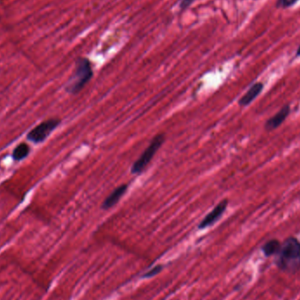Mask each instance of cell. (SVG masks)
Here are the masks:
<instances>
[{
    "mask_svg": "<svg viewBox=\"0 0 300 300\" xmlns=\"http://www.w3.org/2000/svg\"><path fill=\"white\" fill-rule=\"evenodd\" d=\"M276 264L284 272H296L300 270V242L290 237L281 244Z\"/></svg>",
    "mask_w": 300,
    "mask_h": 300,
    "instance_id": "obj_1",
    "label": "cell"
},
{
    "mask_svg": "<svg viewBox=\"0 0 300 300\" xmlns=\"http://www.w3.org/2000/svg\"><path fill=\"white\" fill-rule=\"evenodd\" d=\"M92 76L93 70L90 62L86 58H79L74 74L66 86V90L73 95L78 94L86 87Z\"/></svg>",
    "mask_w": 300,
    "mask_h": 300,
    "instance_id": "obj_2",
    "label": "cell"
},
{
    "mask_svg": "<svg viewBox=\"0 0 300 300\" xmlns=\"http://www.w3.org/2000/svg\"><path fill=\"white\" fill-rule=\"evenodd\" d=\"M165 137L164 134H159L154 137V139L151 140L150 146L146 148L145 151L143 152L142 154L140 156L139 159L134 164L131 172L134 175H139L142 174L146 167L148 166L150 162L153 160L156 154L158 153V150L162 146L164 142Z\"/></svg>",
    "mask_w": 300,
    "mask_h": 300,
    "instance_id": "obj_3",
    "label": "cell"
},
{
    "mask_svg": "<svg viewBox=\"0 0 300 300\" xmlns=\"http://www.w3.org/2000/svg\"><path fill=\"white\" fill-rule=\"evenodd\" d=\"M61 124V120L58 118H50L48 120L42 122L37 126L36 128L32 129L28 134V139L32 142H43L48 136L58 128V126Z\"/></svg>",
    "mask_w": 300,
    "mask_h": 300,
    "instance_id": "obj_4",
    "label": "cell"
},
{
    "mask_svg": "<svg viewBox=\"0 0 300 300\" xmlns=\"http://www.w3.org/2000/svg\"><path fill=\"white\" fill-rule=\"evenodd\" d=\"M228 200H222V202L218 203L217 206L201 222L198 226V228L203 230L214 225L215 223L223 216L226 210L228 209Z\"/></svg>",
    "mask_w": 300,
    "mask_h": 300,
    "instance_id": "obj_5",
    "label": "cell"
},
{
    "mask_svg": "<svg viewBox=\"0 0 300 300\" xmlns=\"http://www.w3.org/2000/svg\"><path fill=\"white\" fill-rule=\"evenodd\" d=\"M290 114V106H286L275 116H273L268 120V122H266L265 129L267 131H273L278 128L282 125L284 122H286V120L288 118Z\"/></svg>",
    "mask_w": 300,
    "mask_h": 300,
    "instance_id": "obj_6",
    "label": "cell"
},
{
    "mask_svg": "<svg viewBox=\"0 0 300 300\" xmlns=\"http://www.w3.org/2000/svg\"><path fill=\"white\" fill-rule=\"evenodd\" d=\"M128 186L126 184H123L115 189L104 200V203L102 204V208L104 210H109L111 208H114L116 204H118L120 200H122V196L125 195L126 192H128Z\"/></svg>",
    "mask_w": 300,
    "mask_h": 300,
    "instance_id": "obj_7",
    "label": "cell"
},
{
    "mask_svg": "<svg viewBox=\"0 0 300 300\" xmlns=\"http://www.w3.org/2000/svg\"><path fill=\"white\" fill-rule=\"evenodd\" d=\"M264 84H262V82L254 84V86H252V87L246 92V94L240 100V106L243 108H246L248 106H250L261 94L262 92L264 90Z\"/></svg>",
    "mask_w": 300,
    "mask_h": 300,
    "instance_id": "obj_8",
    "label": "cell"
},
{
    "mask_svg": "<svg viewBox=\"0 0 300 300\" xmlns=\"http://www.w3.org/2000/svg\"><path fill=\"white\" fill-rule=\"evenodd\" d=\"M281 248V243L279 242L278 240H272L267 243H265L262 246V252L264 253L266 256H276Z\"/></svg>",
    "mask_w": 300,
    "mask_h": 300,
    "instance_id": "obj_9",
    "label": "cell"
},
{
    "mask_svg": "<svg viewBox=\"0 0 300 300\" xmlns=\"http://www.w3.org/2000/svg\"><path fill=\"white\" fill-rule=\"evenodd\" d=\"M29 154H30V146L26 143H22L15 148L12 158L15 161H22L28 158Z\"/></svg>",
    "mask_w": 300,
    "mask_h": 300,
    "instance_id": "obj_10",
    "label": "cell"
},
{
    "mask_svg": "<svg viewBox=\"0 0 300 300\" xmlns=\"http://www.w3.org/2000/svg\"><path fill=\"white\" fill-rule=\"evenodd\" d=\"M298 0H278L276 6L280 8H288L296 4Z\"/></svg>",
    "mask_w": 300,
    "mask_h": 300,
    "instance_id": "obj_11",
    "label": "cell"
},
{
    "mask_svg": "<svg viewBox=\"0 0 300 300\" xmlns=\"http://www.w3.org/2000/svg\"><path fill=\"white\" fill-rule=\"evenodd\" d=\"M162 268H164V267H162V265H158V266H156V267H154V268H152V270H150V272H146V274L143 276V278H153V276H154L159 274V273L162 270Z\"/></svg>",
    "mask_w": 300,
    "mask_h": 300,
    "instance_id": "obj_12",
    "label": "cell"
},
{
    "mask_svg": "<svg viewBox=\"0 0 300 300\" xmlns=\"http://www.w3.org/2000/svg\"><path fill=\"white\" fill-rule=\"evenodd\" d=\"M194 0H182L180 4V8L182 9H186L187 8H189L190 4H192Z\"/></svg>",
    "mask_w": 300,
    "mask_h": 300,
    "instance_id": "obj_13",
    "label": "cell"
},
{
    "mask_svg": "<svg viewBox=\"0 0 300 300\" xmlns=\"http://www.w3.org/2000/svg\"><path fill=\"white\" fill-rule=\"evenodd\" d=\"M298 56H300V46L298 48V51H296V58H298Z\"/></svg>",
    "mask_w": 300,
    "mask_h": 300,
    "instance_id": "obj_14",
    "label": "cell"
}]
</instances>
